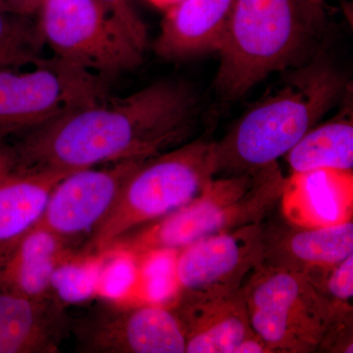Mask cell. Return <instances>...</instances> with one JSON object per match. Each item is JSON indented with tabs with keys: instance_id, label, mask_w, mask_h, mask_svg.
Segmentation results:
<instances>
[{
	"instance_id": "1",
	"label": "cell",
	"mask_w": 353,
	"mask_h": 353,
	"mask_svg": "<svg viewBox=\"0 0 353 353\" xmlns=\"http://www.w3.org/2000/svg\"><path fill=\"white\" fill-rule=\"evenodd\" d=\"M196 101L183 83L160 81L125 97H104L28 131L14 167L76 171L179 145L192 130Z\"/></svg>"
},
{
	"instance_id": "2",
	"label": "cell",
	"mask_w": 353,
	"mask_h": 353,
	"mask_svg": "<svg viewBox=\"0 0 353 353\" xmlns=\"http://www.w3.org/2000/svg\"><path fill=\"white\" fill-rule=\"evenodd\" d=\"M287 73L214 141L216 176L252 175L278 163L347 88L345 76L323 54Z\"/></svg>"
},
{
	"instance_id": "3",
	"label": "cell",
	"mask_w": 353,
	"mask_h": 353,
	"mask_svg": "<svg viewBox=\"0 0 353 353\" xmlns=\"http://www.w3.org/2000/svg\"><path fill=\"white\" fill-rule=\"evenodd\" d=\"M287 183L278 163L252 175L218 176L187 205L123 234L106 253L143 257L182 250L202 239L260 224L284 199Z\"/></svg>"
},
{
	"instance_id": "4",
	"label": "cell",
	"mask_w": 353,
	"mask_h": 353,
	"mask_svg": "<svg viewBox=\"0 0 353 353\" xmlns=\"http://www.w3.org/2000/svg\"><path fill=\"white\" fill-rule=\"evenodd\" d=\"M323 18L307 0H236L218 50V92L239 99L274 72L289 69Z\"/></svg>"
},
{
	"instance_id": "5",
	"label": "cell",
	"mask_w": 353,
	"mask_h": 353,
	"mask_svg": "<svg viewBox=\"0 0 353 353\" xmlns=\"http://www.w3.org/2000/svg\"><path fill=\"white\" fill-rule=\"evenodd\" d=\"M214 141L199 139L146 159L83 246V256L105 254L121 236L170 214L203 192L216 176Z\"/></svg>"
},
{
	"instance_id": "6",
	"label": "cell",
	"mask_w": 353,
	"mask_h": 353,
	"mask_svg": "<svg viewBox=\"0 0 353 353\" xmlns=\"http://www.w3.org/2000/svg\"><path fill=\"white\" fill-rule=\"evenodd\" d=\"M243 290L252 328L271 353L317 352L334 306L305 275L262 263Z\"/></svg>"
},
{
	"instance_id": "7",
	"label": "cell",
	"mask_w": 353,
	"mask_h": 353,
	"mask_svg": "<svg viewBox=\"0 0 353 353\" xmlns=\"http://www.w3.org/2000/svg\"><path fill=\"white\" fill-rule=\"evenodd\" d=\"M108 95L105 78L55 55L0 68V134L31 131Z\"/></svg>"
},
{
	"instance_id": "8",
	"label": "cell",
	"mask_w": 353,
	"mask_h": 353,
	"mask_svg": "<svg viewBox=\"0 0 353 353\" xmlns=\"http://www.w3.org/2000/svg\"><path fill=\"white\" fill-rule=\"evenodd\" d=\"M37 16L55 57L97 75L112 78L143 61V50L99 0H43Z\"/></svg>"
},
{
	"instance_id": "9",
	"label": "cell",
	"mask_w": 353,
	"mask_h": 353,
	"mask_svg": "<svg viewBox=\"0 0 353 353\" xmlns=\"http://www.w3.org/2000/svg\"><path fill=\"white\" fill-rule=\"evenodd\" d=\"M76 350L85 353H185V334L174 307L104 303L72 321Z\"/></svg>"
},
{
	"instance_id": "10",
	"label": "cell",
	"mask_w": 353,
	"mask_h": 353,
	"mask_svg": "<svg viewBox=\"0 0 353 353\" xmlns=\"http://www.w3.org/2000/svg\"><path fill=\"white\" fill-rule=\"evenodd\" d=\"M148 158L121 160L65 176L51 192L36 225L50 230L70 245L94 233L113 208L125 183Z\"/></svg>"
},
{
	"instance_id": "11",
	"label": "cell",
	"mask_w": 353,
	"mask_h": 353,
	"mask_svg": "<svg viewBox=\"0 0 353 353\" xmlns=\"http://www.w3.org/2000/svg\"><path fill=\"white\" fill-rule=\"evenodd\" d=\"M263 222L214 234L180 250L175 274L181 292L223 294L243 287L263 262Z\"/></svg>"
},
{
	"instance_id": "12",
	"label": "cell",
	"mask_w": 353,
	"mask_h": 353,
	"mask_svg": "<svg viewBox=\"0 0 353 353\" xmlns=\"http://www.w3.org/2000/svg\"><path fill=\"white\" fill-rule=\"evenodd\" d=\"M174 309L185 334V353H234L255 333L243 290L223 294L181 292Z\"/></svg>"
},
{
	"instance_id": "13",
	"label": "cell",
	"mask_w": 353,
	"mask_h": 353,
	"mask_svg": "<svg viewBox=\"0 0 353 353\" xmlns=\"http://www.w3.org/2000/svg\"><path fill=\"white\" fill-rule=\"evenodd\" d=\"M262 241V263L305 274L340 263L353 254V223L345 220L305 228L290 221L265 220Z\"/></svg>"
},
{
	"instance_id": "14",
	"label": "cell",
	"mask_w": 353,
	"mask_h": 353,
	"mask_svg": "<svg viewBox=\"0 0 353 353\" xmlns=\"http://www.w3.org/2000/svg\"><path fill=\"white\" fill-rule=\"evenodd\" d=\"M78 254L63 239L34 225L0 243V290L28 299L55 296V272Z\"/></svg>"
},
{
	"instance_id": "15",
	"label": "cell",
	"mask_w": 353,
	"mask_h": 353,
	"mask_svg": "<svg viewBox=\"0 0 353 353\" xmlns=\"http://www.w3.org/2000/svg\"><path fill=\"white\" fill-rule=\"evenodd\" d=\"M71 319L57 296L28 299L0 290V353H57Z\"/></svg>"
},
{
	"instance_id": "16",
	"label": "cell",
	"mask_w": 353,
	"mask_h": 353,
	"mask_svg": "<svg viewBox=\"0 0 353 353\" xmlns=\"http://www.w3.org/2000/svg\"><path fill=\"white\" fill-rule=\"evenodd\" d=\"M236 0H181L166 10L154 50L181 59L219 50Z\"/></svg>"
},
{
	"instance_id": "17",
	"label": "cell",
	"mask_w": 353,
	"mask_h": 353,
	"mask_svg": "<svg viewBox=\"0 0 353 353\" xmlns=\"http://www.w3.org/2000/svg\"><path fill=\"white\" fill-rule=\"evenodd\" d=\"M71 172L23 170L13 166L0 176V243L34 226L55 185Z\"/></svg>"
},
{
	"instance_id": "18",
	"label": "cell",
	"mask_w": 353,
	"mask_h": 353,
	"mask_svg": "<svg viewBox=\"0 0 353 353\" xmlns=\"http://www.w3.org/2000/svg\"><path fill=\"white\" fill-rule=\"evenodd\" d=\"M285 155L294 174H306L320 170L352 172V105L347 103L332 119L311 128Z\"/></svg>"
},
{
	"instance_id": "19",
	"label": "cell",
	"mask_w": 353,
	"mask_h": 353,
	"mask_svg": "<svg viewBox=\"0 0 353 353\" xmlns=\"http://www.w3.org/2000/svg\"><path fill=\"white\" fill-rule=\"evenodd\" d=\"M43 44L37 21L0 8V68L29 63L41 57Z\"/></svg>"
},
{
	"instance_id": "20",
	"label": "cell",
	"mask_w": 353,
	"mask_h": 353,
	"mask_svg": "<svg viewBox=\"0 0 353 353\" xmlns=\"http://www.w3.org/2000/svg\"><path fill=\"white\" fill-rule=\"evenodd\" d=\"M303 275L332 305L352 304L353 254L340 263L314 269Z\"/></svg>"
},
{
	"instance_id": "21",
	"label": "cell",
	"mask_w": 353,
	"mask_h": 353,
	"mask_svg": "<svg viewBox=\"0 0 353 353\" xmlns=\"http://www.w3.org/2000/svg\"><path fill=\"white\" fill-rule=\"evenodd\" d=\"M352 304L334 306V314L317 352L352 353Z\"/></svg>"
},
{
	"instance_id": "22",
	"label": "cell",
	"mask_w": 353,
	"mask_h": 353,
	"mask_svg": "<svg viewBox=\"0 0 353 353\" xmlns=\"http://www.w3.org/2000/svg\"><path fill=\"white\" fill-rule=\"evenodd\" d=\"M124 25L132 39L145 51L148 44V31L143 21L132 6L131 0H99Z\"/></svg>"
},
{
	"instance_id": "23",
	"label": "cell",
	"mask_w": 353,
	"mask_h": 353,
	"mask_svg": "<svg viewBox=\"0 0 353 353\" xmlns=\"http://www.w3.org/2000/svg\"><path fill=\"white\" fill-rule=\"evenodd\" d=\"M9 11L32 17L38 13L43 0H1Z\"/></svg>"
},
{
	"instance_id": "24",
	"label": "cell",
	"mask_w": 353,
	"mask_h": 353,
	"mask_svg": "<svg viewBox=\"0 0 353 353\" xmlns=\"http://www.w3.org/2000/svg\"><path fill=\"white\" fill-rule=\"evenodd\" d=\"M234 353H271L263 341L257 336H250L248 340L243 341Z\"/></svg>"
},
{
	"instance_id": "25",
	"label": "cell",
	"mask_w": 353,
	"mask_h": 353,
	"mask_svg": "<svg viewBox=\"0 0 353 353\" xmlns=\"http://www.w3.org/2000/svg\"><path fill=\"white\" fill-rule=\"evenodd\" d=\"M14 166L12 146L7 145L4 137L0 136V176Z\"/></svg>"
},
{
	"instance_id": "26",
	"label": "cell",
	"mask_w": 353,
	"mask_h": 353,
	"mask_svg": "<svg viewBox=\"0 0 353 353\" xmlns=\"http://www.w3.org/2000/svg\"><path fill=\"white\" fill-rule=\"evenodd\" d=\"M150 1L152 2L153 6L166 11L170 9L171 7L176 6V3H179L181 0H150Z\"/></svg>"
},
{
	"instance_id": "27",
	"label": "cell",
	"mask_w": 353,
	"mask_h": 353,
	"mask_svg": "<svg viewBox=\"0 0 353 353\" xmlns=\"http://www.w3.org/2000/svg\"><path fill=\"white\" fill-rule=\"evenodd\" d=\"M309 4L317 11L320 15L324 16V2L325 0H307Z\"/></svg>"
},
{
	"instance_id": "28",
	"label": "cell",
	"mask_w": 353,
	"mask_h": 353,
	"mask_svg": "<svg viewBox=\"0 0 353 353\" xmlns=\"http://www.w3.org/2000/svg\"><path fill=\"white\" fill-rule=\"evenodd\" d=\"M0 8L6 9V10H8V9L6 8V6H4V4L2 3L1 0H0Z\"/></svg>"
},
{
	"instance_id": "29",
	"label": "cell",
	"mask_w": 353,
	"mask_h": 353,
	"mask_svg": "<svg viewBox=\"0 0 353 353\" xmlns=\"http://www.w3.org/2000/svg\"><path fill=\"white\" fill-rule=\"evenodd\" d=\"M0 136H2V134H0ZM4 137V136H3Z\"/></svg>"
}]
</instances>
